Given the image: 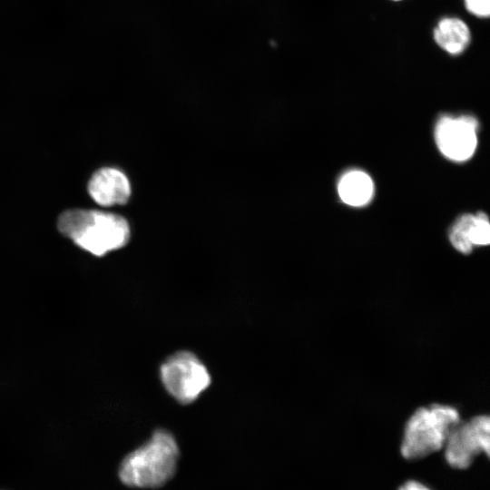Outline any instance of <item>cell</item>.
Listing matches in <instances>:
<instances>
[{"mask_svg": "<svg viewBox=\"0 0 490 490\" xmlns=\"http://www.w3.org/2000/svg\"><path fill=\"white\" fill-rule=\"evenodd\" d=\"M464 4L466 10L475 16L485 18L490 15V0H464Z\"/></svg>", "mask_w": 490, "mask_h": 490, "instance_id": "12", "label": "cell"}, {"mask_svg": "<svg viewBox=\"0 0 490 490\" xmlns=\"http://www.w3.org/2000/svg\"><path fill=\"white\" fill-rule=\"evenodd\" d=\"M338 192L344 203L354 207L362 206L373 196V181L362 171H350L339 180Z\"/></svg>", "mask_w": 490, "mask_h": 490, "instance_id": "9", "label": "cell"}, {"mask_svg": "<svg viewBox=\"0 0 490 490\" xmlns=\"http://www.w3.org/2000/svg\"><path fill=\"white\" fill-rule=\"evenodd\" d=\"M478 122L470 115L442 116L435 128V140L440 152L456 162L468 160L477 145Z\"/></svg>", "mask_w": 490, "mask_h": 490, "instance_id": "6", "label": "cell"}, {"mask_svg": "<svg viewBox=\"0 0 490 490\" xmlns=\"http://www.w3.org/2000/svg\"><path fill=\"white\" fill-rule=\"evenodd\" d=\"M393 1H400V0H393Z\"/></svg>", "mask_w": 490, "mask_h": 490, "instance_id": "14", "label": "cell"}, {"mask_svg": "<svg viewBox=\"0 0 490 490\" xmlns=\"http://www.w3.org/2000/svg\"><path fill=\"white\" fill-rule=\"evenodd\" d=\"M436 44L451 55L465 52L471 41L468 25L460 18L448 16L438 21L433 30Z\"/></svg>", "mask_w": 490, "mask_h": 490, "instance_id": "8", "label": "cell"}, {"mask_svg": "<svg viewBox=\"0 0 490 490\" xmlns=\"http://www.w3.org/2000/svg\"><path fill=\"white\" fill-rule=\"evenodd\" d=\"M460 420L459 411L453 406L432 404L416 408L405 425L402 456L414 460L443 449L450 430Z\"/></svg>", "mask_w": 490, "mask_h": 490, "instance_id": "3", "label": "cell"}, {"mask_svg": "<svg viewBox=\"0 0 490 490\" xmlns=\"http://www.w3.org/2000/svg\"><path fill=\"white\" fill-rule=\"evenodd\" d=\"M468 237L472 245H488L490 241V225L488 217L484 212L475 215V220L468 230Z\"/></svg>", "mask_w": 490, "mask_h": 490, "instance_id": "11", "label": "cell"}, {"mask_svg": "<svg viewBox=\"0 0 490 490\" xmlns=\"http://www.w3.org/2000/svg\"><path fill=\"white\" fill-rule=\"evenodd\" d=\"M445 457L456 469H466L474 459L490 451V419L487 415H478L468 420H460L450 430L445 446Z\"/></svg>", "mask_w": 490, "mask_h": 490, "instance_id": "5", "label": "cell"}, {"mask_svg": "<svg viewBox=\"0 0 490 490\" xmlns=\"http://www.w3.org/2000/svg\"><path fill=\"white\" fill-rule=\"evenodd\" d=\"M475 220V215L464 214L453 224L449 230V240L453 247L463 254H469L473 245L468 237V230Z\"/></svg>", "mask_w": 490, "mask_h": 490, "instance_id": "10", "label": "cell"}, {"mask_svg": "<svg viewBox=\"0 0 490 490\" xmlns=\"http://www.w3.org/2000/svg\"><path fill=\"white\" fill-rule=\"evenodd\" d=\"M57 228L78 247L97 257L122 248L131 236L122 216L100 211H66L59 216Z\"/></svg>", "mask_w": 490, "mask_h": 490, "instance_id": "1", "label": "cell"}, {"mask_svg": "<svg viewBox=\"0 0 490 490\" xmlns=\"http://www.w3.org/2000/svg\"><path fill=\"white\" fill-rule=\"evenodd\" d=\"M92 199L103 207L125 204L132 193L127 176L120 170L104 167L96 171L88 182Z\"/></svg>", "mask_w": 490, "mask_h": 490, "instance_id": "7", "label": "cell"}, {"mask_svg": "<svg viewBox=\"0 0 490 490\" xmlns=\"http://www.w3.org/2000/svg\"><path fill=\"white\" fill-rule=\"evenodd\" d=\"M160 377L168 393L181 404L196 400L211 383L207 368L190 351H179L166 358Z\"/></svg>", "mask_w": 490, "mask_h": 490, "instance_id": "4", "label": "cell"}, {"mask_svg": "<svg viewBox=\"0 0 490 490\" xmlns=\"http://www.w3.org/2000/svg\"><path fill=\"white\" fill-rule=\"evenodd\" d=\"M398 490H431V489H429L427 486H426L425 485L417 481L410 480L405 483L402 486H400Z\"/></svg>", "mask_w": 490, "mask_h": 490, "instance_id": "13", "label": "cell"}, {"mask_svg": "<svg viewBox=\"0 0 490 490\" xmlns=\"http://www.w3.org/2000/svg\"><path fill=\"white\" fill-rule=\"evenodd\" d=\"M179 447L173 436L156 430L150 439L128 454L119 468L121 481L132 487L157 488L175 474Z\"/></svg>", "mask_w": 490, "mask_h": 490, "instance_id": "2", "label": "cell"}]
</instances>
